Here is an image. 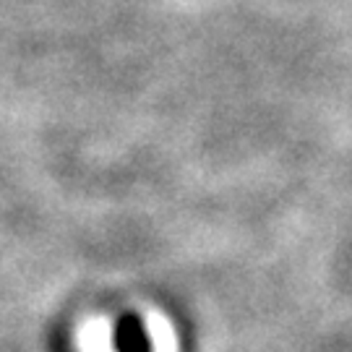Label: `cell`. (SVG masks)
Here are the masks:
<instances>
[{
    "label": "cell",
    "mask_w": 352,
    "mask_h": 352,
    "mask_svg": "<svg viewBox=\"0 0 352 352\" xmlns=\"http://www.w3.org/2000/svg\"><path fill=\"white\" fill-rule=\"evenodd\" d=\"M113 342L118 352H151L149 331L136 314H123L115 321Z\"/></svg>",
    "instance_id": "6da1fadb"
}]
</instances>
